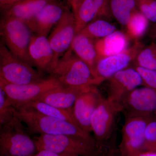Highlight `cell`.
Instances as JSON below:
<instances>
[{
  "mask_svg": "<svg viewBox=\"0 0 156 156\" xmlns=\"http://www.w3.org/2000/svg\"><path fill=\"white\" fill-rule=\"evenodd\" d=\"M125 118L156 116V90L144 86L126 95L119 105Z\"/></svg>",
  "mask_w": 156,
  "mask_h": 156,
  "instance_id": "cell-10",
  "label": "cell"
},
{
  "mask_svg": "<svg viewBox=\"0 0 156 156\" xmlns=\"http://www.w3.org/2000/svg\"><path fill=\"white\" fill-rule=\"evenodd\" d=\"M70 49L79 58L89 66L97 77L95 68L99 58L95 48V40L78 34L76 35Z\"/></svg>",
  "mask_w": 156,
  "mask_h": 156,
  "instance_id": "cell-21",
  "label": "cell"
},
{
  "mask_svg": "<svg viewBox=\"0 0 156 156\" xmlns=\"http://www.w3.org/2000/svg\"><path fill=\"white\" fill-rule=\"evenodd\" d=\"M144 46L141 42L136 41L122 53L99 59L95 68L97 77L103 82L117 73L128 68L134 62L137 54Z\"/></svg>",
  "mask_w": 156,
  "mask_h": 156,
  "instance_id": "cell-13",
  "label": "cell"
},
{
  "mask_svg": "<svg viewBox=\"0 0 156 156\" xmlns=\"http://www.w3.org/2000/svg\"><path fill=\"white\" fill-rule=\"evenodd\" d=\"M45 79L43 73L14 56L1 41L0 80L14 85H24Z\"/></svg>",
  "mask_w": 156,
  "mask_h": 156,
  "instance_id": "cell-5",
  "label": "cell"
},
{
  "mask_svg": "<svg viewBox=\"0 0 156 156\" xmlns=\"http://www.w3.org/2000/svg\"><path fill=\"white\" fill-rule=\"evenodd\" d=\"M104 156H121V155L119 151V148H116L115 146L113 144L111 146L108 147Z\"/></svg>",
  "mask_w": 156,
  "mask_h": 156,
  "instance_id": "cell-33",
  "label": "cell"
},
{
  "mask_svg": "<svg viewBox=\"0 0 156 156\" xmlns=\"http://www.w3.org/2000/svg\"><path fill=\"white\" fill-rule=\"evenodd\" d=\"M117 30L116 26L109 20L98 19L89 23L79 34L96 40L105 37Z\"/></svg>",
  "mask_w": 156,
  "mask_h": 156,
  "instance_id": "cell-24",
  "label": "cell"
},
{
  "mask_svg": "<svg viewBox=\"0 0 156 156\" xmlns=\"http://www.w3.org/2000/svg\"><path fill=\"white\" fill-rule=\"evenodd\" d=\"M83 1V0H68L69 2L72 7L73 11L77 8L79 4Z\"/></svg>",
  "mask_w": 156,
  "mask_h": 156,
  "instance_id": "cell-35",
  "label": "cell"
},
{
  "mask_svg": "<svg viewBox=\"0 0 156 156\" xmlns=\"http://www.w3.org/2000/svg\"><path fill=\"white\" fill-rule=\"evenodd\" d=\"M119 107L102 96L93 112L91 120L92 132L98 149L106 153V143L111 138L115 126Z\"/></svg>",
  "mask_w": 156,
  "mask_h": 156,
  "instance_id": "cell-7",
  "label": "cell"
},
{
  "mask_svg": "<svg viewBox=\"0 0 156 156\" xmlns=\"http://www.w3.org/2000/svg\"><path fill=\"white\" fill-rule=\"evenodd\" d=\"M14 115L25 124L28 133L76 136L97 147L95 138L89 133L68 121L48 116L31 109L23 108H14Z\"/></svg>",
  "mask_w": 156,
  "mask_h": 156,
  "instance_id": "cell-1",
  "label": "cell"
},
{
  "mask_svg": "<svg viewBox=\"0 0 156 156\" xmlns=\"http://www.w3.org/2000/svg\"><path fill=\"white\" fill-rule=\"evenodd\" d=\"M130 41L126 31L118 30L105 37L95 40L99 60L125 51L129 48Z\"/></svg>",
  "mask_w": 156,
  "mask_h": 156,
  "instance_id": "cell-19",
  "label": "cell"
},
{
  "mask_svg": "<svg viewBox=\"0 0 156 156\" xmlns=\"http://www.w3.org/2000/svg\"><path fill=\"white\" fill-rule=\"evenodd\" d=\"M134 66L156 70V43L144 45L137 54L133 62Z\"/></svg>",
  "mask_w": 156,
  "mask_h": 156,
  "instance_id": "cell-26",
  "label": "cell"
},
{
  "mask_svg": "<svg viewBox=\"0 0 156 156\" xmlns=\"http://www.w3.org/2000/svg\"><path fill=\"white\" fill-rule=\"evenodd\" d=\"M14 107L0 88V125H4L14 116Z\"/></svg>",
  "mask_w": 156,
  "mask_h": 156,
  "instance_id": "cell-27",
  "label": "cell"
},
{
  "mask_svg": "<svg viewBox=\"0 0 156 156\" xmlns=\"http://www.w3.org/2000/svg\"><path fill=\"white\" fill-rule=\"evenodd\" d=\"M137 9L149 21L156 23V0H135Z\"/></svg>",
  "mask_w": 156,
  "mask_h": 156,
  "instance_id": "cell-28",
  "label": "cell"
},
{
  "mask_svg": "<svg viewBox=\"0 0 156 156\" xmlns=\"http://www.w3.org/2000/svg\"><path fill=\"white\" fill-rule=\"evenodd\" d=\"M76 35L74 14L67 9L48 38L54 54L51 70L71 47Z\"/></svg>",
  "mask_w": 156,
  "mask_h": 156,
  "instance_id": "cell-11",
  "label": "cell"
},
{
  "mask_svg": "<svg viewBox=\"0 0 156 156\" xmlns=\"http://www.w3.org/2000/svg\"><path fill=\"white\" fill-rule=\"evenodd\" d=\"M156 118L155 116L126 118L119 147L121 156H139L145 151L146 128Z\"/></svg>",
  "mask_w": 156,
  "mask_h": 156,
  "instance_id": "cell-8",
  "label": "cell"
},
{
  "mask_svg": "<svg viewBox=\"0 0 156 156\" xmlns=\"http://www.w3.org/2000/svg\"><path fill=\"white\" fill-rule=\"evenodd\" d=\"M73 12L75 18L76 34L95 20H110L113 18L109 0H83Z\"/></svg>",
  "mask_w": 156,
  "mask_h": 156,
  "instance_id": "cell-14",
  "label": "cell"
},
{
  "mask_svg": "<svg viewBox=\"0 0 156 156\" xmlns=\"http://www.w3.org/2000/svg\"><path fill=\"white\" fill-rule=\"evenodd\" d=\"M145 151L156 153V118L151 120L146 128Z\"/></svg>",
  "mask_w": 156,
  "mask_h": 156,
  "instance_id": "cell-29",
  "label": "cell"
},
{
  "mask_svg": "<svg viewBox=\"0 0 156 156\" xmlns=\"http://www.w3.org/2000/svg\"><path fill=\"white\" fill-rule=\"evenodd\" d=\"M149 36L151 38L156 39V23H154L151 28L149 31Z\"/></svg>",
  "mask_w": 156,
  "mask_h": 156,
  "instance_id": "cell-34",
  "label": "cell"
},
{
  "mask_svg": "<svg viewBox=\"0 0 156 156\" xmlns=\"http://www.w3.org/2000/svg\"><path fill=\"white\" fill-rule=\"evenodd\" d=\"M16 116L0 126V156H34L36 144Z\"/></svg>",
  "mask_w": 156,
  "mask_h": 156,
  "instance_id": "cell-3",
  "label": "cell"
},
{
  "mask_svg": "<svg viewBox=\"0 0 156 156\" xmlns=\"http://www.w3.org/2000/svg\"><path fill=\"white\" fill-rule=\"evenodd\" d=\"M22 0H0V8L1 11H5L14 4L20 2Z\"/></svg>",
  "mask_w": 156,
  "mask_h": 156,
  "instance_id": "cell-32",
  "label": "cell"
},
{
  "mask_svg": "<svg viewBox=\"0 0 156 156\" xmlns=\"http://www.w3.org/2000/svg\"><path fill=\"white\" fill-rule=\"evenodd\" d=\"M139 156H156V153L149 151H144L140 154Z\"/></svg>",
  "mask_w": 156,
  "mask_h": 156,
  "instance_id": "cell-36",
  "label": "cell"
},
{
  "mask_svg": "<svg viewBox=\"0 0 156 156\" xmlns=\"http://www.w3.org/2000/svg\"><path fill=\"white\" fill-rule=\"evenodd\" d=\"M73 52L70 48L58 59L49 73L50 76L63 87L96 86L101 83L102 81L95 75L89 66Z\"/></svg>",
  "mask_w": 156,
  "mask_h": 156,
  "instance_id": "cell-2",
  "label": "cell"
},
{
  "mask_svg": "<svg viewBox=\"0 0 156 156\" xmlns=\"http://www.w3.org/2000/svg\"><path fill=\"white\" fill-rule=\"evenodd\" d=\"M66 10L61 4L55 1L46 5L26 23L35 35L47 37L50 30L59 22Z\"/></svg>",
  "mask_w": 156,
  "mask_h": 156,
  "instance_id": "cell-15",
  "label": "cell"
},
{
  "mask_svg": "<svg viewBox=\"0 0 156 156\" xmlns=\"http://www.w3.org/2000/svg\"><path fill=\"white\" fill-rule=\"evenodd\" d=\"M149 23L148 20L139 10H136L125 27L126 32L131 40L139 41L147 32Z\"/></svg>",
  "mask_w": 156,
  "mask_h": 156,
  "instance_id": "cell-25",
  "label": "cell"
},
{
  "mask_svg": "<svg viewBox=\"0 0 156 156\" xmlns=\"http://www.w3.org/2000/svg\"><path fill=\"white\" fill-rule=\"evenodd\" d=\"M61 87L58 81L50 76L39 82L24 85L9 84L0 80V88L14 107L36 100L48 91Z\"/></svg>",
  "mask_w": 156,
  "mask_h": 156,
  "instance_id": "cell-9",
  "label": "cell"
},
{
  "mask_svg": "<svg viewBox=\"0 0 156 156\" xmlns=\"http://www.w3.org/2000/svg\"><path fill=\"white\" fill-rule=\"evenodd\" d=\"M29 53L34 66L42 73H50L53 59V50L47 37L33 35L31 39Z\"/></svg>",
  "mask_w": 156,
  "mask_h": 156,
  "instance_id": "cell-18",
  "label": "cell"
},
{
  "mask_svg": "<svg viewBox=\"0 0 156 156\" xmlns=\"http://www.w3.org/2000/svg\"><path fill=\"white\" fill-rule=\"evenodd\" d=\"M38 151L48 150L80 156H104L96 146L84 140L66 135L41 134L33 138Z\"/></svg>",
  "mask_w": 156,
  "mask_h": 156,
  "instance_id": "cell-6",
  "label": "cell"
},
{
  "mask_svg": "<svg viewBox=\"0 0 156 156\" xmlns=\"http://www.w3.org/2000/svg\"><path fill=\"white\" fill-rule=\"evenodd\" d=\"M32 32L26 23L20 20L5 17L1 19L2 41L14 56L34 66L29 53Z\"/></svg>",
  "mask_w": 156,
  "mask_h": 156,
  "instance_id": "cell-4",
  "label": "cell"
},
{
  "mask_svg": "<svg viewBox=\"0 0 156 156\" xmlns=\"http://www.w3.org/2000/svg\"><path fill=\"white\" fill-rule=\"evenodd\" d=\"M106 80L108 95L107 98L118 107L128 93L140 86H144L140 74L134 67L120 71Z\"/></svg>",
  "mask_w": 156,
  "mask_h": 156,
  "instance_id": "cell-12",
  "label": "cell"
},
{
  "mask_svg": "<svg viewBox=\"0 0 156 156\" xmlns=\"http://www.w3.org/2000/svg\"><path fill=\"white\" fill-rule=\"evenodd\" d=\"M109 4L113 17L124 27L138 10L135 0H109Z\"/></svg>",
  "mask_w": 156,
  "mask_h": 156,
  "instance_id": "cell-23",
  "label": "cell"
},
{
  "mask_svg": "<svg viewBox=\"0 0 156 156\" xmlns=\"http://www.w3.org/2000/svg\"><path fill=\"white\" fill-rule=\"evenodd\" d=\"M34 156H80L69 154L58 153L48 150L38 151Z\"/></svg>",
  "mask_w": 156,
  "mask_h": 156,
  "instance_id": "cell-31",
  "label": "cell"
},
{
  "mask_svg": "<svg viewBox=\"0 0 156 156\" xmlns=\"http://www.w3.org/2000/svg\"><path fill=\"white\" fill-rule=\"evenodd\" d=\"M134 67L140 74L144 86L156 90V70L145 69L137 66H134Z\"/></svg>",
  "mask_w": 156,
  "mask_h": 156,
  "instance_id": "cell-30",
  "label": "cell"
},
{
  "mask_svg": "<svg viewBox=\"0 0 156 156\" xmlns=\"http://www.w3.org/2000/svg\"><path fill=\"white\" fill-rule=\"evenodd\" d=\"M14 108L31 109L45 115L68 121L78 126L73 115V110L58 108L40 101H33Z\"/></svg>",
  "mask_w": 156,
  "mask_h": 156,
  "instance_id": "cell-22",
  "label": "cell"
},
{
  "mask_svg": "<svg viewBox=\"0 0 156 156\" xmlns=\"http://www.w3.org/2000/svg\"><path fill=\"white\" fill-rule=\"evenodd\" d=\"M102 97L96 87L81 95L73 107V115L80 128L90 134L91 120L93 112Z\"/></svg>",
  "mask_w": 156,
  "mask_h": 156,
  "instance_id": "cell-17",
  "label": "cell"
},
{
  "mask_svg": "<svg viewBox=\"0 0 156 156\" xmlns=\"http://www.w3.org/2000/svg\"><path fill=\"white\" fill-rule=\"evenodd\" d=\"M95 87H57L46 92L36 100L43 101L58 108L73 111V107L78 98Z\"/></svg>",
  "mask_w": 156,
  "mask_h": 156,
  "instance_id": "cell-16",
  "label": "cell"
},
{
  "mask_svg": "<svg viewBox=\"0 0 156 156\" xmlns=\"http://www.w3.org/2000/svg\"><path fill=\"white\" fill-rule=\"evenodd\" d=\"M55 0H22L2 11L3 17H12L26 23L42 9Z\"/></svg>",
  "mask_w": 156,
  "mask_h": 156,
  "instance_id": "cell-20",
  "label": "cell"
}]
</instances>
